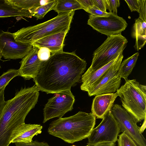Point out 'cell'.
<instances>
[{
    "label": "cell",
    "mask_w": 146,
    "mask_h": 146,
    "mask_svg": "<svg viewBox=\"0 0 146 146\" xmlns=\"http://www.w3.org/2000/svg\"><path fill=\"white\" fill-rule=\"evenodd\" d=\"M19 76L18 70L10 69L0 76V90L6 86L15 77Z\"/></svg>",
    "instance_id": "cell-23"
},
{
    "label": "cell",
    "mask_w": 146,
    "mask_h": 146,
    "mask_svg": "<svg viewBox=\"0 0 146 146\" xmlns=\"http://www.w3.org/2000/svg\"><path fill=\"white\" fill-rule=\"evenodd\" d=\"M127 42L121 33L108 36L94 52L91 64L85 73L95 71L115 59L123 52Z\"/></svg>",
    "instance_id": "cell-6"
},
{
    "label": "cell",
    "mask_w": 146,
    "mask_h": 146,
    "mask_svg": "<svg viewBox=\"0 0 146 146\" xmlns=\"http://www.w3.org/2000/svg\"><path fill=\"white\" fill-rule=\"evenodd\" d=\"M68 32H61L38 39L32 43L33 46L39 48H48L52 54L63 51L64 42Z\"/></svg>",
    "instance_id": "cell-16"
},
{
    "label": "cell",
    "mask_w": 146,
    "mask_h": 146,
    "mask_svg": "<svg viewBox=\"0 0 146 146\" xmlns=\"http://www.w3.org/2000/svg\"><path fill=\"white\" fill-rule=\"evenodd\" d=\"M42 128L40 125L23 123L13 132L11 143L31 142L34 136L41 133Z\"/></svg>",
    "instance_id": "cell-15"
},
{
    "label": "cell",
    "mask_w": 146,
    "mask_h": 146,
    "mask_svg": "<svg viewBox=\"0 0 146 146\" xmlns=\"http://www.w3.org/2000/svg\"><path fill=\"white\" fill-rule=\"evenodd\" d=\"M115 143L111 142H104L99 143L92 146H115Z\"/></svg>",
    "instance_id": "cell-34"
},
{
    "label": "cell",
    "mask_w": 146,
    "mask_h": 146,
    "mask_svg": "<svg viewBox=\"0 0 146 146\" xmlns=\"http://www.w3.org/2000/svg\"><path fill=\"white\" fill-rule=\"evenodd\" d=\"M5 88L4 87L0 90V118L7 102L5 100L4 96Z\"/></svg>",
    "instance_id": "cell-32"
},
{
    "label": "cell",
    "mask_w": 146,
    "mask_h": 146,
    "mask_svg": "<svg viewBox=\"0 0 146 146\" xmlns=\"http://www.w3.org/2000/svg\"><path fill=\"white\" fill-rule=\"evenodd\" d=\"M50 53L48 48L42 47L39 49L38 52V56L40 60L46 61L50 58L51 55Z\"/></svg>",
    "instance_id": "cell-26"
},
{
    "label": "cell",
    "mask_w": 146,
    "mask_h": 146,
    "mask_svg": "<svg viewBox=\"0 0 146 146\" xmlns=\"http://www.w3.org/2000/svg\"><path fill=\"white\" fill-rule=\"evenodd\" d=\"M94 5L100 10L107 12V4L106 0H93Z\"/></svg>",
    "instance_id": "cell-31"
},
{
    "label": "cell",
    "mask_w": 146,
    "mask_h": 146,
    "mask_svg": "<svg viewBox=\"0 0 146 146\" xmlns=\"http://www.w3.org/2000/svg\"><path fill=\"white\" fill-rule=\"evenodd\" d=\"M107 17H99L90 15L87 24L94 30L108 36L121 33L127 24L122 17L113 13Z\"/></svg>",
    "instance_id": "cell-11"
},
{
    "label": "cell",
    "mask_w": 146,
    "mask_h": 146,
    "mask_svg": "<svg viewBox=\"0 0 146 146\" xmlns=\"http://www.w3.org/2000/svg\"><path fill=\"white\" fill-rule=\"evenodd\" d=\"M131 12L136 11L138 13L140 9L139 0H125Z\"/></svg>",
    "instance_id": "cell-28"
},
{
    "label": "cell",
    "mask_w": 146,
    "mask_h": 146,
    "mask_svg": "<svg viewBox=\"0 0 146 146\" xmlns=\"http://www.w3.org/2000/svg\"><path fill=\"white\" fill-rule=\"evenodd\" d=\"M39 49L33 46L31 50L20 62L21 66L18 70L19 76L25 80L36 77L45 62L40 60L38 58Z\"/></svg>",
    "instance_id": "cell-13"
},
{
    "label": "cell",
    "mask_w": 146,
    "mask_h": 146,
    "mask_svg": "<svg viewBox=\"0 0 146 146\" xmlns=\"http://www.w3.org/2000/svg\"><path fill=\"white\" fill-rule=\"evenodd\" d=\"M85 11L88 8L94 5L93 0H77Z\"/></svg>",
    "instance_id": "cell-33"
},
{
    "label": "cell",
    "mask_w": 146,
    "mask_h": 146,
    "mask_svg": "<svg viewBox=\"0 0 146 146\" xmlns=\"http://www.w3.org/2000/svg\"><path fill=\"white\" fill-rule=\"evenodd\" d=\"M54 10L58 14L83 9L77 0H57Z\"/></svg>",
    "instance_id": "cell-20"
},
{
    "label": "cell",
    "mask_w": 146,
    "mask_h": 146,
    "mask_svg": "<svg viewBox=\"0 0 146 146\" xmlns=\"http://www.w3.org/2000/svg\"><path fill=\"white\" fill-rule=\"evenodd\" d=\"M54 94L53 97L48 100L43 109V123L53 118H62L73 109L75 100L70 90Z\"/></svg>",
    "instance_id": "cell-9"
},
{
    "label": "cell",
    "mask_w": 146,
    "mask_h": 146,
    "mask_svg": "<svg viewBox=\"0 0 146 146\" xmlns=\"http://www.w3.org/2000/svg\"><path fill=\"white\" fill-rule=\"evenodd\" d=\"M132 36L135 39L134 47L139 51L146 42V21L139 17L135 19L133 26Z\"/></svg>",
    "instance_id": "cell-18"
},
{
    "label": "cell",
    "mask_w": 146,
    "mask_h": 146,
    "mask_svg": "<svg viewBox=\"0 0 146 146\" xmlns=\"http://www.w3.org/2000/svg\"><path fill=\"white\" fill-rule=\"evenodd\" d=\"M96 121V117L92 113L79 111L72 116L52 121L48 132L65 142L73 143L88 138Z\"/></svg>",
    "instance_id": "cell-3"
},
{
    "label": "cell",
    "mask_w": 146,
    "mask_h": 146,
    "mask_svg": "<svg viewBox=\"0 0 146 146\" xmlns=\"http://www.w3.org/2000/svg\"><path fill=\"white\" fill-rule=\"evenodd\" d=\"M7 102L0 118V146H9L13 132L25 123L26 117L35 106L31 97L20 91Z\"/></svg>",
    "instance_id": "cell-2"
},
{
    "label": "cell",
    "mask_w": 146,
    "mask_h": 146,
    "mask_svg": "<svg viewBox=\"0 0 146 146\" xmlns=\"http://www.w3.org/2000/svg\"><path fill=\"white\" fill-rule=\"evenodd\" d=\"M16 146H50L48 143L44 142L32 141L29 143H15Z\"/></svg>",
    "instance_id": "cell-29"
},
{
    "label": "cell",
    "mask_w": 146,
    "mask_h": 146,
    "mask_svg": "<svg viewBox=\"0 0 146 146\" xmlns=\"http://www.w3.org/2000/svg\"><path fill=\"white\" fill-rule=\"evenodd\" d=\"M33 47L31 44L16 41L13 33L0 30V54L4 58L23 59Z\"/></svg>",
    "instance_id": "cell-12"
},
{
    "label": "cell",
    "mask_w": 146,
    "mask_h": 146,
    "mask_svg": "<svg viewBox=\"0 0 146 146\" xmlns=\"http://www.w3.org/2000/svg\"><path fill=\"white\" fill-rule=\"evenodd\" d=\"M87 63L74 52L52 54L33 81L39 90L47 94L70 90L81 80Z\"/></svg>",
    "instance_id": "cell-1"
},
{
    "label": "cell",
    "mask_w": 146,
    "mask_h": 146,
    "mask_svg": "<svg viewBox=\"0 0 146 146\" xmlns=\"http://www.w3.org/2000/svg\"><path fill=\"white\" fill-rule=\"evenodd\" d=\"M123 53L119 55L115 62L105 74L87 90L89 96L114 93L119 89L121 78L117 72L123 57Z\"/></svg>",
    "instance_id": "cell-8"
},
{
    "label": "cell",
    "mask_w": 146,
    "mask_h": 146,
    "mask_svg": "<svg viewBox=\"0 0 146 146\" xmlns=\"http://www.w3.org/2000/svg\"><path fill=\"white\" fill-rule=\"evenodd\" d=\"M111 111L121 131L133 139L138 146H146V140L140 132L137 122L129 112L118 104H113Z\"/></svg>",
    "instance_id": "cell-10"
},
{
    "label": "cell",
    "mask_w": 146,
    "mask_h": 146,
    "mask_svg": "<svg viewBox=\"0 0 146 146\" xmlns=\"http://www.w3.org/2000/svg\"><path fill=\"white\" fill-rule=\"evenodd\" d=\"M86 11L90 15L99 17H107L109 16L110 14L109 13L101 11L94 5L88 8Z\"/></svg>",
    "instance_id": "cell-27"
},
{
    "label": "cell",
    "mask_w": 146,
    "mask_h": 146,
    "mask_svg": "<svg viewBox=\"0 0 146 146\" xmlns=\"http://www.w3.org/2000/svg\"><path fill=\"white\" fill-rule=\"evenodd\" d=\"M123 108L137 122L146 118V86L136 79L128 80L117 91Z\"/></svg>",
    "instance_id": "cell-5"
},
{
    "label": "cell",
    "mask_w": 146,
    "mask_h": 146,
    "mask_svg": "<svg viewBox=\"0 0 146 146\" xmlns=\"http://www.w3.org/2000/svg\"><path fill=\"white\" fill-rule=\"evenodd\" d=\"M7 2L23 9L31 10L45 5L52 0H7Z\"/></svg>",
    "instance_id": "cell-21"
},
{
    "label": "cell",
    "mask_w": 146,
    "mask_h": 146,
    "mask_svg": "<svg viewBox=\"0 0 146 146\" xmlns=\"http://www.w3.org/2000/svg\"><path fill=\"white\" fill-rule=\"evenodd\" d=\"M115 93L96 96L93 100L91 107L92 113L97 119H102L112 108L117 97Z\"/></svg>",
    "instance_id": "cell-14"
},
{
    "label": "cell",
    "mask_w": 146,
    "mask_h": 146,
    "mask_svg": "<svg viewBox=\"0 0 146 146\" xmlns=\"http://www.w3.org/2000/svg\"><path fill=\"white\" fill-rule=\"evenodd\" d=\"M100 124L94 128L88 137V145L92 146L104 142L115 143L121 131L111 111L103 117Z\"/></svg>",
    "instance_id": "cell-7"
},
{
    "label": "cell",
    "mask_w": 146,
    "mask_h": 146,
    "mask_svg": "<svg viewBox=\"0 0 146 146\" xmlns=\"http://www.w3.org/2000/svg\"><path fill=\"white\" fill-rule=\"evenodd\" d=\"M56 1V0H52L45 5L31 10L33 13V16L36 17L37 20L43 19L47 13L54 9Z\"/></svg>",
    "instance_id": "cell-22"
},
{
    "label": "cell",
    "mask_w": 146,
    "mask_h": 146,
    "mask_svg": "<svg viewBox=\"0 0 146 146\" xmlns=\"http://www.w3.org/2000/svg\"><path fill=\"white\" fill-rule=\"evenodd\" d=\"M117 141L118 146H138L134 141L126 134L122 133L119 135Z\"/></svg>",
    "instance_id": "cell-24"
},
{
    "label": "cell",
    "mask_w": 146,
    "mask_h": 146,
    "mask_svg": "<svg viewBox=\"0 0 146 146\" xmlns=\"http://www.w3.org/2000/svg\"><path fill=\"white\" fill-rule=\"evenodd\" d=\"M140 9L139 12V17L146 21V5L145 0H139Z\"/></svg>",
    "instance_id": "cell-30"
},
{
    "label": "cell",
    "mask_w": 146,
    "mask_h": 146,
    "mask_svg": "<svg viewBox=\"0 0 146 146\" xmlns=\"http://www.w3.org/2000/svg\"><path fill=\"white\" fill-rule=\"evenodd\" d=\"M146 118L144 120L143 123L141 127H139V130L141 133H142L144 131L146 128Z\"/></svg>",
    "instance_id": "cell-35"
},
{
    "label": "cell",
    "mask_w": 146,
    "mask_h": 146,
    "mask_svg": "<svg viewBox=\"0 0 146 146\" xmlns=\"http://www.w3.org/2000/svg\"><path fill=\"white\" fill-rule=\"evenodd\" d=\"M33 15L31 10L19 8L7 0H0V17L20 16L31 18Z\"/></svg>",
    "instance_id": "cell-17"
},
{
    "label": "cell",
    "mask_w": 146,
    "mask_h": 146,
    "mask_svg": "<svg viewBox=\"0 0 146 146\" xmlns=\"http://www.w3.org/2000/svg\"><path fill=\"white\" fill-rule=\"evenodd\" d=\"M107 9L109 13L117 15V9L120 5L119 0H106Z\"/></svg>",
    "instance_id": "cell-25"
},
{
    "label": "cell",
    "mask_w": 146,
    "mask_h": 146,
    "mask_svg": "<svg viewBox=\"0 0 146 146\" xmlns=\"http://www.w3.org/2000/svg\"><path fill=\"white\" fill-rule=\"evenodd\" d=\"M71 146H76L75 145H72ZM86 146H90L88 145H86Z\"/></svg>",
    "instance_id": "cell-36"
},
{
    "label": "cell",
    "mask_w": 146,
    "mask_h": 146,
    "mask_svg": "<svg viewBox=\"0 0 146 146\" xmlns=\"http://www.w3.org/2000/svg\"><path fill=\"white\" fill-rule=\"evenodd\" d=\"M139 55V53L136 52L121 62L117 72L121 78L125 81L128 80V77L135 66Z\"/></svg>",
    "instance_id": "cell-19"
},
{
    "label": "cell",
    "mask_w": 146,
    "mask_h": 146,
    "mask_svg": "<svg viewBox=\"0 0 146 146\" xmlns=\"http://www.w3.org/2000/svg\"><path fill=\"white\" fill-rule=\"evenodd\" d=\"M74 11L60 13L55 17L37 25L23 27L13 33L15 40L31 44L44 37L70 30Z\"/></svg>",
    "instance_id": "cell-4"
}]
</instances>
